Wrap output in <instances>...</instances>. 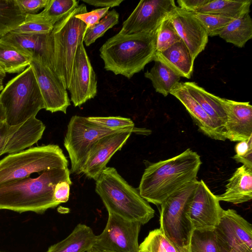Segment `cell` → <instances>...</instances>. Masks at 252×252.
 I'll use <instances>...</instances> for the list:
<instances>
[{"instance_id":"obj_42","label":"cell","mask_w":252,"mask_h":252,"mask_svg":"<svg viewBox=\"0 0 252 252\" xmlns=\"http://www.w3.org/2000/svg\"><path fill=\"white\" fill-rule=\"evenodd\" d=\"M70 185L71 184L67 182L62 181L55 186L54 198L55 201L59 204L68 201L70 193Z\"/></svg>"},{"instance_id":"obj_36","label":"cell","mask_w":252,"mask_h":252,"mask_svg":"<svg viewBox=\"0 0 252 252\" xmlns=\"http://www.w3.org/2000/svg\"><path fill=\"white\" fill-rule=\"evenodd\" d=\"M193 16L199 21L208 36L219 35L225 27L233 19L217 14L194 12Z\"/></svg>"},{"instance_id":"obj_27","label":"cell","mask_w":252,"mask_h":252,"mask_svg":"<svg viewBox=\"0 0 252 252\" xmlns=\"http://www.w3.org/2000/svg\"><path fill=\"white\" fill-rule=\"evenodd\" d=\"M219 36L238 47H244L252 38V20L250 14L231 20Z\"/></svg>"},{"instance_id":"obj_49","label":"cell","mask_w":252,"mask_h":252,"mask_svg":"<svg viewBox=\"0 0 252 252\" xmlns=\"http://www.w3.org/2000/svg\"><path fill=\"white\" fill-rule=\"evenodd\" d=\"M87 252H96V251H94V250H93V249H92L91 250L88 251Z\"/></svg>"},{"instance_id":"obj_37","label":"cell","mask_w":252,"mask_h":252,"mask_svg":"<svg viewBox=\"0 0 252 252\" xmlns=\"http://www.w3.org/2000/svg\"><path fill=\"white\" fill-rule=\"evenodd\" d=\"M88 119L105 128L113 131L134 130V124L129 118L120 116L89 117Z\"/></svg>"},{"instance_id":"obj_34","label":"cell","mask_w":252,"mask_h":252,"mask_svg":"<svg viewBox=\"0 0 252 252\" xmlns=\"http://www.w3.org/2000/svg\"><path fill=\"white\" fill-rule=\"evenodd\" d=\"M119 14L115 9L108 12L93 27L87 29L83 38L86 46L94 43L105 32L119 23Z\"/></svg>"},{"instance_id":"obj_21","label":"cell","mask_w":252,"mask_h":252,"mask_svg":"<svg viewBox=\"0 0 252 252\" xmlns=\"http://www.w3.org/2000/svg\"><path fill=\"white\" fill-rule=\"evenodd\" d=\"M170 94L177 98L184 106L199 130L204 135L215 140H226L199 104L188 92L183 83L179 82L171 90Z\"/></svg>"},{"instance_id":"obj_30","label":"cell","mask_w":252,"mask_h":252,"mask_svg":"<svg viewBox=\"0 0 252 252\" xmlns=\"http://www.w3.org/2000/svg\"><path fill=\"white\" fill-rule=\"evenodd\" d=\"M25 17L16 0H0V37L21 24Z\"/></svg>"},{"instance_id":"obj_20","label":"cell","mask_w":252,"mask_h":252,"mask_svg":"<svg viewBox=\"0 0 252 252\" xmlns=\"http://www.w3.org/2000/svg\"><path fill=\"white\" fill-rule=\"evenodd\" d=\"M45 126L35 116L16 126H8L7 136L3 154H12L30 147L39 140Z\"/></svg>"},{"instance_id":"obj_13","label":"cell","mask_w":252,"mask_h":252,"mask_svg":"<svg viewBox=\"0 0 252 252\" xmlns=\"http://www.w3.org/2000/svg\"><path fill=\"white\" fill-rule=\"evenodd\" d=\"M223 211L216 195L203 180L198 181L186 212L194 229L213 230L219 224Z\"/></svg>"},{"instance_id":"obj_17","label":"cell","mask_w":252,"mask_h":252,"mask_svg":"<svg viewBox=\"0 0 252 252\" xmlns=\"http://www.w3.org/2000/svg\"><path fill=\"white\" fill-rule=\"evenodd\" d=\"M181 40L186 45L194 60L205 48L208 36L193 13L176 6L169 16Z\"/></svg>"},{"instance_id":"obj_8","label":"cell","mask_w":252,"mask_h":252,"mask_svg":"<svg viewBox=\"0 0 252 252\" xmlns=\"http://www.w3.org/2000/svg\"><path fill=\"white\" fill-rule=\"evenodd\" d=\"M198 182L196 180L186 184L159 205V229L178 252L189 251L194 229L186 212Z\"/></svg>"},{"instance_id":"obj_33","label":"cell","mask_w":252,"mask_h":252,"mask_svg":"<svg viewBox=\"0 0 252 252\" xmlns=\"http://www.w3.org/2000/svg\"><path fill=\"white\" fill-rule=\"evenodd\" d=\"M76 0H49L44 9L40 12L42 16L54 25L78 6Z\"/></svg>"},{"instance_id":"obj_22","label":"cell","mask_w":252,"mask_h":252,"mask_svg":"<svg viewBox=\"0 0 252 252\" xmlns=\"http://www.w3.org/2000/svg\"><path fill=\"white\" fill-rule=\"evenodd\" d=\"M183 84L224 136L223 128L227 121V115L220 97L208 92L195 82H186Z\"/></svg>"},{"instance_id":"obj_41","label":"cell","mask_w":252,"mask_h":252,"mask_svg":"<svg viewBox=\"0 0 252 252\" xmlns=\"http://www.w3.org/2000/svg\"><path fill=\"white\" fill-rule=\"evenodd\" d=\"M49 0H16L23 12L26 14H35L44 8Z\"/></svg>"},{"instance_id":"obj_11","label":"cell","mask_w":252,"mask_h":252,"mask_svg":"<svg viewBox=\"0 0 252 252\" xmlns=\"http://www.w3.org/2000/svg\"><path fill=\"white\" fill-rule=\"evenodd\" d=\"M214 231L220 252H252V225L234 210H223Z\"/></svg>"},{"instance_id":"obj_5","label":"cell","mask_w":252,"mask_h":252,"mask_svg":"<svg viewBox=\"0 0 252 252\" xmlns=\"http://www.w3.org/2000/svg\"><path fill=\"white\" fill-rule=\"evenodd\" d=\"M0 102L5 112V123L9 126L23 123L45 109L30 65L8 82L0 93Z\"/></svg>"},{"instance_id":"obj_45","label":"cell","mask_w":252,"mask_h":252,"mask_svg":"<svg viewBox=\"0 0 252 252\" xmlns=\"http://www.w3.org/2000/svg\"><path fill=\"white\" fill-rule=\"evenodd\" d=\"M8 125L5 123L0 129V156L3 154L7 136Z\"/></svg>"},{"instance_id":"obj_10","label":"cell","mask_w":252,"mask_h":252,"mask_svg":"<svg viewBox=\"0 0 252 252\" xmlns=\"http://www.w3.org/2000/svg\"><path fill=\"white\" fill-rule=\"evenodd\" d=\"M142 224L108 213L106 226L92 248L97 252H138Z\"/></svg>"},{"instance_id":"obj_48","label":"cell","mask_w":252,"mask_h":252,"mask_svg":"<svg viewBox=\"0 0 252 252\" xmlns=\"http://www.w3.org/2000/svg\"><path fill=\"white\" fill-rule=\"evenodd\" d=\"M5 73L0 68V92H1L4 87H3V81L5 77Z\"/></svg>"},{"instance_id":"obj_47","label":"cell","mask_w":252,"mask_h":252,"mask_svg":"<svg viewBox=\"0 0 252 252\" xmlns=\"http://www.w3.org/2000/svg\"><path fill=\"white\" fill-rule=\"evenodd\" d=\"M5 124V114L4 109L0 102V129Z\"/></svg>"},{"instance_id":"obj_26","label":"cell","mask_w":252,"mask_h":252,"mask_svg":"<svg viewBox=\"0 0 252 252\" xmlns=\"http://www.w3.org/2000/svg\"><path fill=\"white\" fill-rule=\"evenodd\" d=\"M251 0H210L196 12L221 15L232 19L250 13Z\"/></svg>"},{"instance_id":"obj_2","label":"cell","mask_w":252,"mask_h":252,"mask_svg":"<svg viewBox=\"0 0 252 252\" xmlns=\"http://www.w3.org/2000/svg\"><path fill=\"white\" fill-rule=\"evenodd\" d=\"M70 174L68 167L56 168L0 186V210L43 214L59 205L54 198L55 187L62 181L72 184Z\"/></svg>"},{"instance_id":"obj_6","label":"cell","mask_w":252,"mask_h":252,"mask_svg":"<svg viewBox=\"0 0 252 252\" xmlns=\"http://www.w3.org/2000/svg\"><path fill=\"white\" fill-rule=\"evenodd\" d=\"M87 12L82 3L75 7L54 26L51 32L53 48V69L65 88L69 87L73 62L78 45L83 42L86 25L76 18Z\"/></svg>"},{"instance_id":"obj_35","label":"cell","mask_w":252,"mask_h":252,"mask_svg":"<svg viewBox=\"0 0 252 252\" xmlns=\"http://www.w3.org/2000/svg\"><path fill=\"white\" fill-rule=\"evenodd\" d=\"M156 32V52H162L181 40L169 16L161 22Z\"/></svg>"},{"instance_id":"obj_15","label":"cell","mask_w":252,"mask_h":252,"mask_svg":"<svg viewBox=\"0 0 252 252\" xmlns=\"http://www.w3.org/2000/svg\"><path fill=\"white\" fill-rule=\"evenodd\" d=\"M67 90L70 94V100L75 107L81 106L97 94L96 74L83 42L77 49Z\"/></svg>"},{"instance_id":"obj_1","label":"cell","mask_w":252,"mask_h":252,"mask_svg":"<svg viewBox=\"0 0 252 252\" xmlns=\"http://www.w3.org/2000/svg\"><path fill=\"white\" fill-rule=\"evenodd\" d=\"M202 161L188 148L173 158L152 163L145 168L138 190L148 202L160 205L186 184L197 180Z\"/></svg>"},{"instance_id":"obj_16","label":"cell","mask_w":252,"mask_h":252,"mask_svg":"<svg viewBox=\"0 0 252 252\" xmlns=\"http://www.w3.org/2000/svg\"><path fill=\"white\" fill-rule=\"evenodd\" d=\"M132 132L130 131H119L98 139L91 150L81 173L96 181L106 167L111 157L121 149Z\"/></svg>"},{"instance_id":"obj_40","label":"cell","mask_w":252,"mask_h":252,"mask_svg":"<svg viewBox=\"0 0 252 252\" xmlns=\"http://www.w3.org/2000/svg\"><path fill=\"white\" fill-rule=\"evenodd\" d=\"M109 7H104L93 10L90 12L77 14L76 18L80 19L86 25L87 29L93 27L104 17L109 11Z\"/></svg>"},{"instance_id":"obj_3","label":"cell","mask_w":252,"mask_h":252,"mask_svg":"<svg viewBox=\"0 0 252 252\" xmlns=\"http://www.w3.org/2000/svg\"><path fill=\"white\" fill-rule=\"evenodd\" d=\"M156 32L129 35L118 32L109 38L99 49L104 68L128 79L142 70L154 60Z\"/></svg>"},{"instance_id":"obj_32","label":"cell","mask_w":252,"mask_h":252,"mask_svg":"<svg viewBox=\"0 0 252 252\" xmlns=\"http://www.w3.org/2000/svg\"><path fill=\"white\" fill-rule=\"evenodd\" d=\"M189 252H220L214 230L194 229Z\"/></svg>"},{"instance_id":"obj_14","label":"cell","mask_w":252,"mask_h":252,"mask_svg":"<svg viewBox=\"0 0 252 252\" xmlns=\"http://www.w3.org/2000/svg\"><path fill=\"white\" fill-rule=\"evenodd\" d=\"M30 65L37 81L46 110L66 114L70 100L66 89L53 69L40 59H32Z\"/></svg>"},{"instance_id":"obj_29","label":"cell","mask_w":252,"mask_h":252,"mask_svg":"<svg viewBox=\"0 0 252 252\" xmlns=\"http://www.w3.org/2000/svg\"><path fill=\"white\" fill-rule=\"evenodd\" d=\"M32 58L0 40V68L5 73H20L30 64Z\"/></svg>"},{"instance_id":"obj_7","label":"cell","mask_w":252,"mask_h":252,"mask_svg":"<svg viewBox=\"0 0 252 252\" xmlns=\"http://www.w3.org/2000/svg\"><path fill=\"white\" fill-rule=\"evenodd\" d=\"M68 167L60 147L49 144L9 154L0 160V186L14 181L56 168Z\"/></svg>"},{"instance_id":"obj_43","label":"cell","mask_w":252,"mask_h":252,"mask_svg":"<svg viewBox=\"0 0 252 252\" xmlns=\"http://www.w3.org/2000/svg\"><path fill=\"white\" fill-rule=\"evenodd\" d=\"M210 0H178L177 1L179 7L191 13L196 12L206 4Z\"/></svg>"},{"instance_id":"obj_44","label":"cell","mask_w":252,"mask_h":252,"mask_svg":"<svg viewBox=\"0 0 252 252\" xmlns=\"http://www.w3.org/2000/svg\"><path fill=\"white\" fill-rule=\"evenodd\" d=\"M82 1L94 6L110 8L120 5L123 0H82Z\"/></svg>"},{"instance_id":"obj_12","label":"cell","mask_w":252,"mask_h":252,"mask_svg":"<svg viewBox=\"0 0 252 252\" xmlns=\"http://www.w3.org/2000/svg\"><path fill=\"white\" fill-rule=\"evenodd\" d=\"M176 6L174 0H140L123 22L119 33L129 35L155 32Z\"/></svg>"},{"instance_id":"obj_39","label":"cell","mask_w":252,"mask_h":252,"mask_svg":"<svg viewBox=\"0 0 252 252\" xmlns=\"http://www.w3.org/2000/svg\"><path fill=\"white\" fill-rule=\"evenodd\" d=\"M159 229L150 231L139 246L138 252H166L160 240Z\"/></svg>"},{"instance_id":"obj_4","label":"cell","mask_w":252,"mask_h":252,"mask_svg":"<svg viewBox=\"0 0 252 252\" xmlns=\"http://www.w3.org/2000/svg\"><path fill=\"white\" fill-rule=\"evenodd\" d=\"M95 190L108 213L142 225L154 216V210L138 189L130 186L114 167H106L102 171L95 181Z\"/></svg>"},{"instance_id":"obj_46","label":"cell","mask_w":252,"mask_h":252,"mask_svg":"<svg viewBox=\"0 0 252 252\" xmlns=\"http://www.w3.org/2000/svg\"><path fill=\"white\" fill-rule=\"evenodd\" d=\"M160 240L161 245L166 252H178L174 247L165 238L161 231L160 232Z\"/></svg>"},{"instance_id":"obj_23","label":"cell","mask_w":252,"mask_h":252,"mask_svg":"<svg viewBox=\"0 0 252 252\" xmlns=\"http://www.w3.org/2000/svg\"><path fill=\"white\" fill-rule=\"evenodd\" d=\"M222 194L216 195L219 201L237 204L252 198V169L243 165L228 180Z\"/></svg>"},{"instance_id":"obj_31","label":"cell","mask_w":252,"mask_h":252,"mask_svg":"<svg viewBox=\"0 0 252 252\" xmlns=\"http://www.w3.org/2000/svg\"><path fill=\"white\" fill-rule=\"evenodd\" d=\"M54 26L40 13L26 14L23 22L11 32L25 34L49 33L52 31Z\"/></svg>"},{"instance_id":"obj_24","label":"cell","mask_w":252,"mask_h":252,"mask_svg":"<svg viewBox=\"0 0 252 252\" xmlns=\"http://www.w3.org/2000/svg\"><path fill=\"white\" fill-rule=\"evenodd\" d=\"M154 61L162 62L180 77L189 79L193 72L194 60L181 40L162 52H156Z\"/></svg>"},{"instance_id":"obj_18","label":"cell","mask_w":252,"mask_h":252,"mask_svg":"<svg viewBox=\"0 0 252 252\" xmlns=\"http://www.w3.org/2000/svg\"><path fill=\"white\" fill-rule=\"evenodd\" d=\"M226 112L223 128L226 139L233 142L248 140L252 136V106L249 102H239L221 98Z\"/></svg>"},{"instance_id":"obj_38","label":"cell","mask_w":252,"mask_h":252,"mask_svg":"<svg viewBox=\"0 0 252 252\" xmlns=\"http://www.w3.org/2000/svg\"><path fill=\"white\" fill-rule=\"evenodd\" d=\"M235 150L236 154L233 158L237 162L252 169V136L248 140L238 142Z\"/></svg>"},{"instance_id":"obj_50","label":"cell","mask_w":252,"mask_h":252,"mask_svg":"<svg viewBox=\"0 0 252 252\" xmlns=\"http://www.w3.org/2000/svg\"></svg>"},{"instance_id":"obj_19","label":"cell","mask_w":252,"mask_h":252,"mask_svg":"<svg viewBox=\"0 0 252 252\" xmlns=\"http://www.w3.org/2000/svg\"><path fill=\"white\" fill-rule=\"evenodd\" d=\"M51 32L25 34L10 32L0 37V40L11 45L32 59L42 60L53 69V48Z\"/></svg>"},{"instance_id":"obj_9","label":"cell","mask_w":252,"mask_h":252,"mask_svg":"<svg viewBox=\"0 0 252 252\" xmlns=\"http://www.w3.org/2000/svg\"><path fill=\"white\" fill-rule=\"evenodd\" d=\"M121 131H113L102 127L88 117L75 115L68 125L64 139L70 160V174H81L82 168L95 143L100 138Z\"/></svg>"},{"instance_id":"obj_25","label":"cell","mask_w":252,"mask_h":252,"mask_svg":"<svg viewBox=\"0 0 252 252\" xmlns=\"http://www.w3.org/2000/svg\"><path fill=\"white\" fill-rule=\"evenodd\" d=\"M96 239L90 227L79 223L66 238L51 246L47 252H87L93 248Z\"/></svg>"},{"instance_id":"obj_28","label":"cell","mask_w":252,"mask_h":252,"mask_svg":"<svg viewBox=\"0 0 252 252\" xmlns=\"http://www.w3.org/2000/svg\"><path fill=\"white\" fill-rule=\"evenodd\" d=\"M156 92L166 96L179 82L180 77L161 62L155 61L154 66L144 73Z\"/></svg>"}]
</instances>
